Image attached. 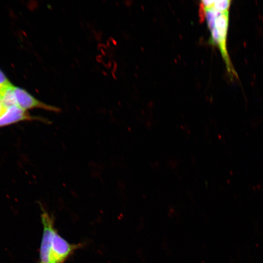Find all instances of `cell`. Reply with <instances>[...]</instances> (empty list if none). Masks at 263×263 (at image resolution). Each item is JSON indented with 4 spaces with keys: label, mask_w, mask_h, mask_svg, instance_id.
Here are the masks:
<instances>
[{
    "label": "cell",
    "mask_w": 263,
    "mask_h": 263,
    "mask_svg": "<svg viewBox=\"0 0 263 263\" xmlns=\"http://www.w3.org/2000/svg\"><path fill=\"white\" fill-rule=\"evenodd\" d=\"M43 233L40 247L41 263H52L51 257L52 239L55 230L53 221L46 212L41 215Z\"/></svg>",
    "instance_id": "277c9868"
},
{
    "label": "cell",
    "mask_w": 263,
    "mask_h": 263,
    "mask_svg": "<svg viewBox=\"0 0 263 263\" xmlns=\"http://www.w3.org/2000/svg\"><path fill=\"white\" fill-rule=\"evenodd\" d=\"M12 85L7 76L0 69V94Z\"/></svg>",
    "instance_id": "8992f818"
},
{
    "label": "cell",
    "mask_w": 263,
    "mask_h": 263,
    "mask_svg": "<svg viewBox=\"0 0 263 263\" xmlns=\"http://www.w3.org/2000/svg\"><path fill=\"white\" fill-rule=\"evenodd\" d=\"M230 2L229 0H214L212 6L219 11H224L228 10Z\"/></svg>",
    "instance_id": "52a82bcc"
},
{
    "label": "cell",
    "mask_w": 263,
    "mask_h": 263,
    "mask_svg": "<svg viewBox=\"0 0 263 263\" xmlns=\"http://www.w3.org/2000/svg\"><path fill=\"white\" fill-rule=\"evenodd\" d=\"M30 121H38L45 124L51 123L47 118L40 116L33 115L27 111L15 105L6 109L0 115V128L20 122Z\"/></svg>",
    "instance_id": "7a4b0ae2"
},
{
    "label": "cell",
    "mask_w": 263,
    "mask_h": 263,
    "mask_svg": "<svg viewBox=\"0 0 263 263\" xmlns=\"http://www.w3.org/2000/svg\"><path fill=\"white\" fill-rule=\"evenodd\" d=\"M228 25V10L221 11L214 20L213 26L210 29L211 35L217 38L215 44L219 46L225 61L227 71L232 76H237L228 56L226 41Z\"/></svg>",
    "instance_id": "6da1fadb"
},
{
    "label": "cell",
    "mask_w": 263,
    "mask_h": 263,
    "mask_svg": "<svg viewBox=\"0 0 263 263\" xmlns=\"http://www.w3.org/2000/svg\"><path fill=\"white\" fill-rule=\"evenodd\" d=\"M5 110L6 109L3 106L1 98L0 96V115L4 112Z\"/></svg>",
    "instance_id": "ba28073f"
},
{
    "label": "cell",
    "mask_w": 263,
    "mask_h": 263,
    "mask_svg": "<svg viewBox=\"0 0 263 263\" xmlns=\"http://www.w3.org/2000/svg\"><path fill=\"white\" fill-rule=\"evenodd\" d=\"M13 92L17 105L26 111L39 109L53 112H60L57 107L44 103L34 97L26 90L14 86Z\"/></svg>",
    "instance_id": "3957f363"
},
{
    "label": "cell",
    "mask_w": 263,
    "mask_h": 263,
    "mask_svg": "<svg viewBox=\"0 0 263 263\" xmlns=\"http://www.w3.org/2000/svg\"><path fill=\"white\" fill-rule=\"evenodd\" d=\"M71 250V245L55 231L51 247L52 263H61L63 262Z\"/></svg>",
    "instance_id": "5b68a950"
},
{
    "label": "cell",
    "mask_w": 263,
    "mask_h": 263,
    "mask_svg": "<svg viewBox=\"0 0 263 263\" xmlns=\"http://www.w3.org/2000/svg\"></svg>",
    "instance_id": "9c48e42d"
}]
</instances>
